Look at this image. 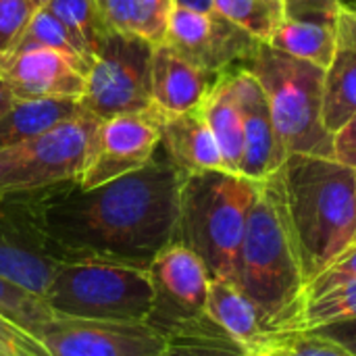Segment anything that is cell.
Listing matches in <instances>:
<instances>
[{
	"label": "cell",
	"instance_id": "obj_1",
	"mask_svg": "<svg viewBox=\"0 0 356 356\" xmlns=\"http://www.w3.org/2000/svg\"><path fill=\"white\" fill-rule=\"evenodd\" d=\"M184 177L159 146L146 167L115 181L94 190L65 181L31 192V200L63 261L106 259L148 269L177 240Z\"/></svg>",
	"mask_w": 356,
	"mask_h": 356
},
{
	"label": "cell",
	"instance_id": "obj_2",
	"mask_svg": "<svg viewBox=\"0 0 356 356\" xmlns=\"http://www.w3.org/2000/svg\"><path fill=\"white\" fill-rule=\"evenodd\" d=\"M273 179L309 284L355 244L356 169L336 159L290 154Z\"/></svg>",
	"mask_w": 356,
	"mask_h": 356
},
{
	"label": "cell",
	"instance_id": "obj_3",
	"mask_svg": "<svg viewBox=\"0 0 356 356\" xmlns=\"http://www.w3.org/2000/svg\"><path fill=\"white\" fill-rule=\"evenodd\" d=\"M257 184L238 254L236 284L259 307L269 325L282 330L300 311L307 280L273 175Z\"/></svg>",
	"mask_w": 356,
	"mask_h": 356
},
{
	"label": "cell",
	"instance_id": "obj_4",
	"mask_svg": "<svg viewBox=\"0 0 356 356\" xmlns=\"http://www.w3.org/2000/svg\"><path fill=\"white\" fill-rule=\"evenodd\" d=\"M257 186L232 171H202L184 177L177 240L200 257L211 277L236 284L238 254Z\"/></svg>",
	"mask_w": 356,
	"mask_h": 356
},
{
	"label": "cell",
	"instance_id": "obj_5",
	"mask_svg": "<svg viewBox=\"0 0 356 356\" xmlns=\"http://www.w3.org/2000/svg\"><path fill=\"white\" fill-rule=\"evenodd\" d=\"M261 83L275 131L290 154L334 159L332 134L323 123L325 69L261 44L244 65Z\"/></svg>",
	"mask_w": 356,
	"mask_h": 356
},
{
	"label": "cell",
	"instance_id": "obj_6",
	"mask_svg": "<svg viewBox=\"0 0 356 356\" xmlns=\"http://www.w3.org/2000/svg\"><path fill=\"white\" fill-rule=\"evenodd\" d=\"M46 302L63 317L148 323L154 284L146 267L106 259H69L56 271Z\"/></svg>",
	"mask_w": 356,
	"mask_h": 356
},
{
	"label": "cell",
	"instance_id": "obj_7",
	"mask_svg": "<svg viewBox=\"0 0 356 356\" xmlns=\"http://www.w3.org/2000/svg\"><path fill=\"white\" fill-rule=\"evenodd\" d=\"M154 46L134 33L108 31L88 67L86 90L79 98L81 113L104 121L152 108L150 73Z\"/></svg>",
	"mask_w": 356,
	"mask_h": 356
},
{
	"label": "cell",
	"instance_id": "obj_8",
	"mask_svg": "<svg viewBox=\"0 0 356 356\" xmlns=\"http://www.w3.org/2000/svg\"><path fill=\"white\" fill-rule=\"evenodd\" d=\"M98 121L79 115L44 136L0 150V198L75 181Z\"/></svg>",
	"mask_w": 356,
	"mask_h": 356
},
{
	"label": "cell",
	"instance_id": "obj_9",
	"mask_svg": "<svg viewBox=\"0 0 356 356\" xmlns=\"http://www.w3.org/2000/svg\"><path fill=\"white\" fill-rule=\"evenodd\" d=\"M163 115L152 106L98 121L75 184L94 190L146 167L161 146Z\"/></svg>",
	"mask_w": 356,
	"mask_h": 356
},
{
	"label": "cell",
	"instance_id": "obj_10",
	"mask_svg": "<svg viewBox=\"0 0 356 356\" xmlns=\"http://www.w3.org/2000/svg\"><path fill=\"white\" fill-rule=\"evenodd\" d=\"M63 263L38 223L31 192L0 198V277L46 300Z\"/></svg>",
	"mask_w": 356,
	"mask_h": 356
},
{
	"label": "cell",
	"instance_id": "obj_11",
	"mask_svg": "<svg viewBox=\"0 0 356 356\" xmlns=\"http://www.w3.org/2000/svg\"><path fill=\"white\" fill-rule=\"evenodd\" d=\"M163 44L215 75L244 67L261 46L259 40L219 13L181 4H173L169 13Z\"/></svg>",
	"mask_w": 356,
	"mask_h": 356
},
{
	"label": "cell",
	"instance_id": "obj_12",
	"mask_svg": "<svg viewBox=\"0 0 356 356\" xmlns=\"http://www.w3.org/2000/svg\"><path fill=\"white\" fill-rule=\"evenodd\" d=\"M52 356H159L165 334L148 323L56 315L38 336Z\"/></svg>",
	"mask_w": 356,
	"mask_h": 356
},
{
	"label": "cell",
	"instance_id": "obj_13",
	"mask_svg": "<svg viewBox=\"0 0 356 356\" xmlns=\"http://www.w3.org/2000/svg\"><path fill=\"white\" fill-rule=\"evenodd\" d=\"M148 271L154 284L148 325L165 334L181 321L204 315L211 275L194 250L175 240L154 257Z\"/></svg>",
	"mask_w": 356,
	"mask_h": 356
},
{
	"label": "cell",
	"instance_id": "obj_14",
	"mask_svg": "<svg viewBox=\"0 0 356 356\" xmlns=\"http://www.w3.org/2000/svg\"><path fill=\"white\" fill-rule=\"evenodd\" d=\"M86 69L52 50L29 48L0 54V77L15 100H79Z\"/></svg>",
	"mask_w": 356,
	"mask_h": 356
},
{
	"label": "cell",
	"instance_id": "obj_15",
	"mask_svg": "<svg viewBox=\"0 0 356 356\" xmlns=\"http://www.w3.org/2000/svg\"><path fill=\"white\" fill-rule=\"evenodd\" d=\"M232 90L244 123V159L240 175L261 181L280 171L288 152L275 131L267 96L259 79L244 67L229 71Z\"/></svg>",
	"mask_w": 356,
	"mask_h": 356
},
{
	"label": "cell",
	"instance_id": "obj_16",
	"mask_svg": "<svg viewBox=\"0 0 356 356\" xmlns=\"http://www.w3.org/2000/svg\"><path fill=\"white\" fill-rule=\"evenodd\" d=\"M219 75L209 73L167 44H156L150 73V100L163 115H181L202 104Z\"/></svg>",
	"mask_w": 356,
	"mask_h": 356
},
{
	"label": "cell",
	"instance_id": "obj_17",
	"mask_svg": "<svg viewBox=\"0 0 356 356\" xmlns=\"http://www.w3.org/2000/svg\"><path fill=\"white\" fill-rule=\"evenodd\" d=\"M161 150L184 175L227 171L200 106L181 115L163 117Z\"/></svg>",
	"mask_w": 356,
	"mask_h": 356
},
{
	"label": "cell",
	"instance_id": "obj_18",
	"mask_svg": "<svg viewBox=\"0 0 356 356\" xmlns=\"http://www.w3.org/2000/svg\"><path fill=\"white\" fill-rule=\"evenodd\" d=\"M204 313L248 353H252L269 332H273L259 307L240 290L238 284L229 280L211 277Z\"/></svg>",
	"mask_w": 356,
	"mask_h": 356
},
{
	"label": "cell",
	"instance_id": "obj_19",
	"mask_svg": "<svg viewBox=\"0 0 356 356\" xmlns=\"http://www.w3.org/2000/svg\"><path fill=\"white\" fill-rule=\"evenodd\" d=\"M200 111L213 131L225 169L232 173H240L244 159V123L232 90L229 71L217 77L207 98L202 100Z\"/></svg>",
	"mask_w": 356,
	"mask_h": 356
},
{
	"label": "cell",
	"instance_id": "obj_20",
	"mask_svg": "<svg viewBox=\"0 0 356 356\" xmlns=\"http://www.w3.org/2000/svg\"><path fill=\"white\" fill-rule=\"evenodd\" d=\"M83 115L79 100H15L0 117V150L23 144Z\"/></svg>",
	"mask_w": 356,
	"mask_h": 356
},
{
	"label": "cell",
	"instance_id": "obj_21",
	"mask_svg": "<svg viewBox=\"0 0 356 356\" xmlns=\"http://www.w3.org/2000/svg\"><path fill=\"white\" fill-rule=\"evenodd\" d=\"M338 21L286 19L269 46L327 71L338 50Z\"/></svg>",
	"mask_w": 356,
	"mask_h": 356
},
{
	"label": "cell",
	"instance_id": "obj_22",
	"mask_svg": "<svg viewBox=\"0 0 356 356\" xmlns=\"http://www.w3.org/2000/svg\"><path fill=\"white\" fill-rule=\"evenodd\" d=\"M159 356H248V350L204 313L167 330Z\"/></svg>",
	"mask_w": 356,
	"mask_h": 356
},
{
	"label": "cell",
	"instance_id": "obj_23",
	"mask_svg": "<svg viewBox=\"0 0 356 356\" xmlns=\"http://www.w3.org/2000/svg\"><path fill=\"white\" fill-rule=\"evenodd\" d=\"M111 31L134 33L163 44L173 0H98Z\"/></svg>",
	"mask_w": 356,
	"mask_h": 356
},
{
	"label": "cell",
	"instance_id": "obj_24",
	"mask_svg": "<svg viewBox=\"0 0 356 356\" xmlns=\"http://www.w3.org/2000/svg\"><path fill=\"white\" fill-rule=\"evenodd\" d=\"M356 117V46L338 44L336 56L325 71L323 123L334 136Z\"/></svg>",
	"mask_w": 356,
	"mask_h": 356
},
{
	"label": "cell",
	"instance_id": "obj_25",
	"mask_svg": "<svg viewBox=\"0 0 356 356\" xmlns=\"http://www.w3.org/2000/svg\"><path fill=\"white\" fill-rule=\"evenodd\" d=\"M213 10L261 44H269L288 19L284 0H213Z\"/></svg>",
	"mask_w": 356,
	"mask_h": 356
},
{
	"label": "cell",
	"instance_id": "obj_26",
	"mask_svg": "<svg viewBox=\"0 0 356 356\" xmlns=\"http://www.w3.org/2000/svg\"><path fill=\"white\" fill-rule=\"evenodd\" d=\"M46 8L65 25V29L83 48L90 63L104 38L108 35V25L100 10L98 0H50Z\"/></svg>",
	"mask_w": 356,
	"mask_h": 356
},
{
	"label": "cell",
	"instance_id": "obj_27",
	"mask_svg": "<svg viewBox=\"0 0 356 356\" xmlns=\"http://www.w3.org/2000/svg\"><path fill=\"white\" fill-rule=\"evenodd\" d=\"M29 48H42L58 52L75 63H79L86 71L90 67V58L83 52V48L75 42V38L65 29V25L46 8H38L27 23L25 31L17 40V44L10 50H29Z\"/></svg>",
	"mask_w": 356,
	"mask_h": 356
},
{
	"label": "cell",
	"instance_id": "obj_28",
	"mask_svg": "<svg viewBox=\"0 0 356 356\" xmlns=\"http://www.w3.org/2000/svg\"><path fill=\"white\" fill-rule=\"evenodd\" d=\"M356 319V282L313 298L300 307L296 317L282 330L311 332L323 325Z\"/></svg>",
	"mask_w": 356,
	"mask_h": 356
},
{
	"label": "cell",
	"instance_id": "obj_29",
	"mask_svg": "<svg viewBox=\"0 0 356 356\" xmlns=\"http://www.w3.org/2000/svg\"><path fill=\"white\" fill-rule=\"evenodd\" d=\"M0 315L31 332L35 338L40 336V330L56 317L44 298L4 277H0Z\"/></svg>",
	"mask_w": 356,
	"mask_h": 356
},
{
	"label": "cell",
	"instance_id": "obj_30",
	"mask_svg": "<svg viewBox=\"0 0 356 356\" xmlns=\"http://www.w3.org/2000/svg\"><path fill=\"white\" fill-rule=\"evenodd\" d=\"M254 350H263L271 356H350L342 346L317 336L315 332L296 330H273Z\"/></svg>",
	"mask_w": 356,
	"mask_h": 356
},
{
	"label": "cell",
	"instance_id": "obj_31",
	"mask_svg": "<svg viewBox=\"0 0 356 356\" xmlns=\"http://www.w3.org/2000/svg\"><path fill=\"white\" fill-rule=\"evenodd\" d=\"M356 282V244L346 248L342 254H338L323 271H319L305 288L302 294V305L319 298L332 290H338L342 286L355 284Z\"/></svg>",
	"mask_w": 356,
	"mask_h": 356
},
{
	"label": "cell",
	"instance_id": "obj_32",
	"mask_svg": "<svg viewBox=\"0 0 356 356\" xmlns=\"http://www.w3.org/2000/svg\"><path fill=\"white\" fill-rule=\"evenodd\" d=\"M35 10L33 0H0V54L17 44Z\"/></svg>",
	"mask_w": 356,
	"mask_h": 356
},
{
	"label": "cell",
	"instance_id": "obj_33",
	"mask_svg": "<svg viewBox=\"0 0 356 356\" xmlns=\"http://www.w3.org/2000/svg\"><path fill=\"white\" fill-rule=\"evenodd\" d=\"M0 356H52L40 338L0 315Z\"/></svg>",
	"mask_w": 356,
	"mask_h": 356
},
{
	"label": "cell",
	"instance_id": "obj_34",
	"mask_svg": "<svg viewBox=\"0 0 356 356\" xmlns=\"http://www.w3.org/2000/svg\"><path fill=\"white\" fill-rule=\"evenodd\" d=\"M288 19L305 21H338L340 4L338 0H284Z\"/></svg>",
	"mask_w": 356,
	"mask_h": 356
},
{
	"label": "cell",
	"instance_id": "obj_35",
	"mask_svg": "<svg viewBox=\"0 0 356 356\" xmlns=\"http://www.w3.org/2000/svg\"><path fill=\"white\" fill-rule=\"evenodd\" d=\"M332 150H334V159L338 163L356 169V117L346 121L332 136Z\"/></svg>",
	"mask_w": 356,
	"mask_h": 356
},
{
	"label": "cell",
	"instance_id": "obj_36",
	"mask_svg": "<svg viewBox=\"0 0 356 356\" xmlns=\"http://www.w3.org/2000/svg\"><path fill=\"white\" fill-rule=\"evenodd\" d=\"M317 336H323L332 342H336L338 346H342L350 356H356V319L350 321H342V323H332V325H323L317 330H311Z\"/></svg>",
	"mask_w": 356,
	"mask_h": 356
},
{
	"label": "cell",
	"instance_id": "obj_37",
	"mask_svg": "<svg viewBox=\"0 0 356 356\" xmlns=\"http://www.w3.org/2000/svg\"><path fill=\"white\" fill-rule=\"evenodd\" d=\"M338 40L340 44L356 46V8H340Z\"/></svg>",
	"mask_w": 356,
	"mask_h": 356
},
{
	"label": "cell",
	"instance_id": "obj_38",
	"mask_svg": "<svg viewBox=\"0 0 356 356\" xmlns=\"http://www.w3.org/2000/svg\"><path fill=\"white\" fill-rule=\"evenodd\" d=\"M13 102H15V98H13V94L8 92V88L4 86V81L0 77V117L13 106Z\"/></svg>",
	"mask_w": 356,
	"mask_h": 356
},
{
	"label": "cell",
	"instance_id": "obj_39",
	"mask_svg": "<svg viewBox=\"0 0 356 356\" xmlns=\"http://www.w3.org/2000/svg\"><path fill=\"white\" fill-rule=\"evenodd\" d=\"M175 4L198 8V10H213V0H173Z\"/></svg>",
	"mask_w": 356,
	"mask_h": 356
},
{
	"label": "cell",
	"instance_id": "obj_40",
	"mask_svg": "<svg viewBox=\"0 0 356 356\" xmlns=\"http://www.w3.org/2000/svg\"><path fill=\"white\" fill-rule=\"evenodd\" d=\"M342 8H356V0H338Z\"/></svg>",
	"mask_w": 356,
	"mask_h": 356
},
{
	"label": "cell",
	"instance_id": "obj_41",
	"mask_svg": "<svg viewBox=\"0 0 356 356\" xmlns=\"http://www.w3.org/2000/svg\"><path fill=\"white\" fill-rule=\"evenodd\" d=\"M48 2H50V0H33V4H35L38 8H42V6H46Z\"/></svg>",
	"mask_w": 356,
	"mask_h": 356
},
{
	"label": "cell",
	"instance_id": "obj_42",
	"mask_svg": "<svg viewBox=\"0 0 356 356\" xmlns=\"http://www.w3.org/2000/svg\"><path fill=\"white\" fill-rule=\"evenodd\" d=\"M248 356H271V355H267V353H263V350H254V353H248Z\"/></svg>",
	"mask_w": 356,
	"mask_h": 356
},
{
	"label": "cell",
	"instance_id": "obj_43",
	"mask_svg": "<svg viewBox=\"0 0 356 356\" xmlns=\"http://www.w3.org/2000/svg\"><path fill=\"white\" fill-rule=\"evenodd\" d=\"M355 244H356V240H355Z\"/></svg>",
	"mask_w": 356,
	"mask_h": 356
}]
</instances>
